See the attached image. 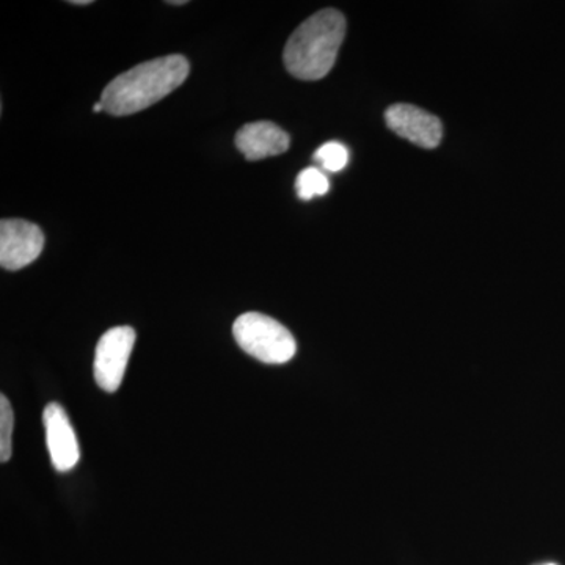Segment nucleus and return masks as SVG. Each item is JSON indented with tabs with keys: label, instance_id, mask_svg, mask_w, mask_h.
<instances>
[{
	"label": "nucleus",
	"instance_id": "f257e3e1",
	"mask_svg": "<svg viewBox=\"0 0 565 565\" xmlns=\"http://www.w3.org/2000/svg\"><path fill=\"white\" fill-rule=\"evenodd\" d=\"M189 65L184 55L173 54L140 63L126 71L104 88V111L125 117L161 102L188 79Z\"/></svg>",
	"mask_w": 565,
	"mask_h": 565
},
{
	"label": "nucleus",
	"instance_id": "f03ea898",
	"mask_svg": "<svg viewBox=\"0 0 565 565\" xmlns=\"http://www.w3.org/2000/svg\"><path fill=\"white\" fill-rule=\"evenodd\" d=\"M344 36L345 18L341 11H318L288 40L282 52L286 68L300 81L322 79L333 68Z\"/></svg>",
	"mask_w": 565,
	"mask_h": 565
},
{
	"label": "nucleus",
	"instance_id": "7ed1b4c3",
	"mask_svg": "<svg viewBox=\"0 0 565 565\" xmlns=\"http://www.w3.org/2000/svg\"><path fill=\"white\" fill-rule=\"evenodd\" d=\"M233 334L244 352L263 363H288L297 352L292 333L282 323L266 315L239 316L234 322Z\"/></svg>",
	"mask_w": 565,
	"mask_h": 565
},
{
	"label": "nucleus",
	"instance_id": "20e7f679",
	"mask_svg": "<svg viewBox=\"0 0 565 565\" xmlns=\"http://www.w3.org/2000/svg\"><path fill=\"white\" fill-rule=\"evenodd\" d=\"M134 344H136V330L132 327H114L103 334L96 345L93 373H95L96 384L104 392L115 393L120 388Z\"/></svg>",
	"mask_w": 565,
	"mask_h": 565
},
{
	"label": "nucleus",
	"instance_id": "39448f33",
	"mask_svg": "<svg viewBox=\"0 0 565 565\" xmlns=\"http://www.w3.org/2000/svg\"><path fill=\"white\" fill-rule=\"evenodd\" d=\"M44 247V234L35 223L22 218L0 222V266L20 270L35 262Z\"/></svg>",
	"mask_w": 565,
	"mask_h": 565
},
{
	"label": "nucleus",
	"instance_id": "423d86ee",
	"mask_svg": "<svg viewBox=\"0 0 565 565\" xmlns=\"http://www.w3.org/2000/svg\"><path fill=\"white\" fill-rule=\"evenodd\" d=\"M385 121L396 136L427 150L437 148L444 137L441 121L412 104H394L386 110Z\"/></svg>",
	"mask_w": 565,
	"mask_h": 565
},
{
	"label": "nucleus",
	"instance_id": "0eeeda50",
	"mask_svg": "<svg viewBox=\"0 0 565 565\" xmlns=\"http://www.w3.org/2000/svg\"><path fill=\"white\" fill-rule=\"evenodd\" d=\"M43 423L51 462L55 470L61 473L73 470L79 462L81 449L65 408L57 403L47 404L43 412Z\"/></svg>",
	"mask_w": 565,
	"mask_h": 565
},
{
	"label": "nucleus",
	"instance_id": "6e6552de",
	"mask_svg": "<svg viewBox=\"0 0 565 565\" xmlns=\"http://www.w3.org/2000/svg\"><path fill=\"white\" fill-rule=\"evenodd\" d=\"M289 141L288 134L270 121L248 122L236 136L237 150L248 161H262L270 156L282 154L288 151Z\"/></svg>",
	"mask_w": 565,
	"mask_h": 565
},
{
	"label": "nucleus",
	"instance_id": "1a4fd4ad",
	"mask_svg": "<svg viewBox=\"0 0 565 565\" xmlns=\"http://www.w3.org/2000/svg\"><path fill=\"white\" fill-rule=\"evenodd\" d=\"M296 189L299 199L308 202V200L315 199V196L326 195L330 189V181L321 169L310 167V169L302 170L299 177H297Z\"/></svg>",
	"mask_w": 565,
	"mask_h": 565
},
{
	"label": "nucleus",
	"instance_id": "9d476101",
	"mask_svg": "<svg viewBox=\"0 0 565 565\" xmlns=\"http://www.w3.org/2000/svg\"><path fill=\"white\" fill-rule=\"evenodd\" d=\"M315 161L327 172H341L349 163V150L340 141H327L315 152Z\"/></svg>",
	"mask_w": 565,
	"mask_h": 565
},
{
	"label": "nucleus",
	"instance_id": "9b49d317",
	"mask_svg": "<svg viewBox=\"0 0 565 565\" xmlns=\"http://www.w3.org/2000/svg\"><path fill=\"white\" fill-rule=\"evenodd\" d=\"M13 408L6 394L0 396V462H9L11 457V437H13Z\"/></svg>",
	"mask_w": 565,
	"mask_h": 565
},
{
	"label": "nucleus",
	"instance_id": "f8f14e48",
	"mask_svg": "<svg viewBox=\"0 0 565 565\" xmlns=\"http://www.w3.org/2000/svg\"><path fill=\"white\" fill-rule=\"evenodd\" d=\"M71 6H90L92 0H71Z\"/></svg>",
	"mask_w": 565,
	"mask_h": 565
},
{
	"label": "nucleus",
	"instance_id": "ddd939ff",
	"mask_svg": "<svg viewBox=\"0 0 565 565\" xmlns=\"http://www.w3.org/2000/svg\"><path fill=\"white\" fill-rule=\"evenodd\" d=\"M167 3H170V6H185V0H177V2H174V0H170V2H167Z\"/></svg>",
	"mask_w": 565,
	"mask_h": 565
},
{
	"label": "nucleus",
	"instance_id": "4468645a",
	"mask_svg": "<svg viewBox=\"0 0 565 565\" xmlns=\"http://www.w3.org/2000/svg\"><path fill=\"white\" fill-rule=\"evenodd\" d=\"M93 110L96 111V114H99V111H104V106L102 104V102H99L98 104H96L95 107H93Z\"/></svg>",
	"mask_w": 565,
	"mask_h": 565
},
{
	"label": "nucleus",
	"instance_id": "2eb2a0df",
	"mask_svg": "<svg viewBox=\"0 0 565 565\" xmlns=\"http://www.w3.org/2000/svg\"><path fill=\"white\" fill-rule=\"evenodd\" d=\"M545 565H556V564H545Z\"/></svg>",
	"mask_w": 565,
	"mask_h": 565
}]
</instances>
